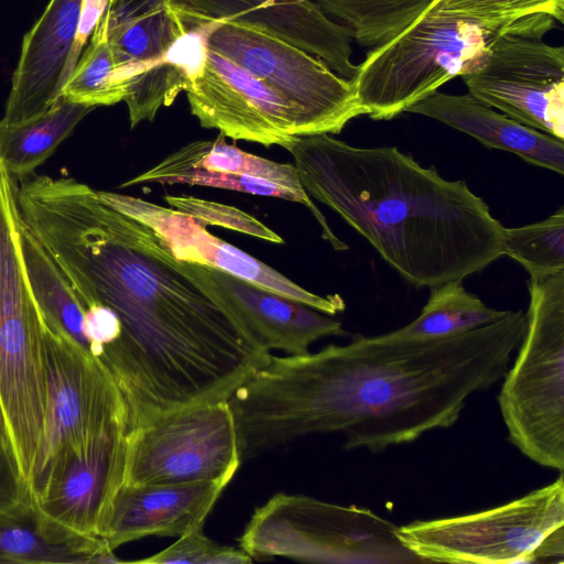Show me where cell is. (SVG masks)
<instances>
[{"mask_svg": "<svg viewBox=\"0 0 564 564\" xmlns=\"http://www.w3.org/2000/svg\"><path fill=\"white\" fill-rule=\"evenodd\" d=\"M22 221L84 304L118 318L120 337L99 358L124 399L128 432L165 414L228 401L271 352L142 221L72 177L31 175L17 185Z\"/></svg>", "mask_w": 564, "mask_h": 564, "instance_id": "obj_1", "label": "cell"}, {"mask_svg": "<svg viewBox=\"0 0 564 564\" xmlns=\"http://www.w3.org/2000/svg\"><path fill=\"white\" fill-rule=\"evenodd\" d=\"M522 311L444 338L389 333L317 352L271 354L228 399L241 460L311 434L383 452L456 423L467 400L501 380L525 332Z\"/></svg>", "mask_w": 564, "mask_h": 564, "instance_id": "obj_2", "label": "cell"}, {"mask_svg": "<svg viewBox=\"0 0 564 564\" xmlns=\"http://www.w3.org/2000/svg\"><path fill=\"white\" fill-rule=\"evenodd\" d=\"M282 148L306 193L416 288L463 281L503 254L505 227L487 203L395 147H354L324 133Z\"/></svg>", "mask_w": 564, "mask_h": 564, "instance_id": "obj_3", "label": "cell"}, {"mask_svg": "<svg viewBox=\"0 0 564 564\" xmlns=\"http://www.w3.org/2000/svg\"><path fill=\"white\" fill-rule=\"evenodd\" d=\"M546 14L481 20L430 8L390 41L370 48L357 65L356 97L372 120H390L446 82L478 70L502 34L554 28Z\"/></svg>", "mask_w": 564, "mask_h": 564, "instance_id": "obj_4", "label": "cell"}, {"mask_svg": "<svg viewBox=\"0 0 564 564\" xmlns=\"http://www.w3.org/2000/svg\"><path fill=\"white\" fill-rule=\"evenodd\" d=\"M17 182L0 161V408L30 485L47 411L43 323L19 242Z\"/></svg>", "mask_w": 564, "mask_h": 564, "instance_id": "obj_5", "label": "cell"}, {"mask_svg": "<svg viewBox=\"0 0 564 564\" xmlns=\"http://www.w3.org/2000/svg\"><path fill=\"white\" fill-rule=\"evenodd\" d=\"M525 332L498 394L509 441L529 459L564 469V271L530 278Z\"/></svg>", "mask_w": 564, "mask_h": 564, "instance_id": "obj_6", "label": "cell"}, {"mask_svg": "<svg viewBox=\"0 0 564 564\" xmlns=\"http://www.w3.org/2000/svg\"><path fill=\"white\" fill-rule=\"evenodd\" d=\"M105 20L134 128L152 121L202 73L209 21L182 19L171 0H112Z\"/></svg>", "mask_w": 564, "mask_h": 564, "instance_id": "obj_7", "label": "cell"}, {"mask_svg": "<svg viewBox=\"0 0 564 564\" xmlns=\"http://www.w3.org/2000/svg\"><path fill=\"white\" fill-rule=\"evenodd\" d=\"M397 525L370 509L279 492L252 513L239 547L252 560L310 563L420 562L398 540Z\"/></svg>", "mask_w": 564, "mask_h": 564, "instance_id": "obj_8", "label": "cell"}, {"mask_svg": "<svg viewBox=\"0 0 564 564\" xmlns=\"http://www.w3.org/2000/svg\"><path fill=\"white\" fill-rule=\"evenodd\" d=\"M564 525L563 474L550 485L484 511L397 527L420 562L532 563L541 541Z\"/></svg>", "mask_w": 564, "mask_h": 564, "instance_id": "obj_9", "label": "cell"}, {"mask_svg": "<svg viewBox=\"0 0 564 564\" xmlns=\"http://www.w3.org/2000/svg\"><path fill=\"white\" fill-rule=\"evenodd\" d=\"M123 484H229L241 464L228 401L185 408L127 433Z\"/></svg>", "mask_w": 564, "mask_h": 564, "instance_id": "obj_10", "label": "cell"}, {"mask_svg": "<svg viewBox=\"0 0 564 564\" xmlns=\"http://www.w3.org/2000/svg\"><path fill=\"white\" fill-rule=\"evenodd\" d=\"M207 46L294 105L315 134H337L366 115L350 79L281 39L235 22L209 21Z\"/></svg>", "mask_w": 564, "mask_h": 564, "instance_id": "obj_11", "label": "cell"}, {"mask_svg": "<svg viewBox=\"0 0 564 564\" xmlns=\"http://www.w3.org/2000/svg\"><path fill=\"white\" fill-rule=\"evenodd\" d=\"M43 329L47 411L31 481L62 451L84 448L113 432L128 433L126 402L105 364L44 323Z\"/></svg>", "mask_w": 564, "mask_h": 564, "instance_id": "obj_12", "label": "cell"}, {"mask_svg": "<svg viewBox=\"0 0 564 564\" xmlns=\"http://www.w3.org/2000/svg\"><path fill=\"white\" fill-rule=\"evenodd\" d=\"M551 29L507 32L478 70L462 76L470 95L518 122L564 140V47L545 43Z\"/></svg>", "mask_w": 564, "mask_h": 564, "instance_id": "obj_13", "label": "cell"}, {"mask_svg": "<svg viewBox=\"0 0 564 564\" xmlns=\"http://www.w3.org/2000/svg\"><path fill=\"white\" fill-rule=\"evenodd\" d=\"M127 454L124 431L104 435L84 448L59 452L29 486L40 521L65 536L99 538L123 484Z\"/></svg>", "mask_w": 564, "mask_h": 564, "instance_id": "obj_14", "label": "cell"}, {"mask_svg": "<svg viewBox=\"0 0 564 564\" xmlns=\"http://www.w3.org/2000/svg\"><path fill=\"white\" fill-rule=\"evenodd\" d=\"M185 93L202 127L234 140L282 147L293 138L315 135L294 105L209 47L202 73Z\"/></svg>", "mask_w": 564, "mask_h": 564, "instance_id": "obj_15", "label": "cell"}, {"mask_svg": "<svg viewBox=\"0 0 564 564\" xmlns=\"http://www.w3.org/2000/svg\"><path fill=\"white\" fill-rule=\"evenodd\" d=\"M97 194L105 204L149 226L180 261L216 268L328 315L345 310V302L338 294L321 296L305 290L262 261L212 235L205 224L191 216L139 197L106 191H97Z\"/></svg>", "mask_w": 564, "mask_h": 564, "instance_id": "obj_16", "label": "cell"}, {"mask_svg": "<svg viewBox=\"0 0 564 564\" xmlns=\"http://www.w3.org/2000/svg\"><path fill=\"white\" fill-rule=\"evenodd\" d=\"M181 262L264 350L303 355L314 341L345 334L332 315L216 268Z\"/></svg>", "mask_w": 564, "mask_h": 564, "instance_id": "obj_17", "label": "cell"}, {"mask_svg": "<svg viewBox=\"0 0 564 564\" xmlns=\"http://www.w3.org/2000/svg\"><path fill=\"white\" fill-rule=\"evenodd\" d=\"M176 10L205 21L239 23L273 35L321 58L352 79L350 31L312 0H171Z\"/></svg>", "mask_w": 564, "mask_h": 564, "instance_id": "obj_18", "label": "cell"}, {"mask_svg": "<svg viewBox=\"0 0 564 564\" xmlns=\"http://www.w3.org/2000/svg\"><path fill=\"white\" fill-rule=\"evenodd\" d=\"M82 0H50L24 35L0 124L18 126L46 112L59 98L63 72L77 33Z\"/></svg>", "mask_w": 564, "mask_h": 564, "instance_id": "obj_19", "label": "cell"}, {"mask_svg": "<svg viewBox=\"0 0 564 564\" xmlns=\"http://www.w3.org/2000/svg\"><path fill=\"white\" fill-rule=\"evenodd\" d=\"M225 482L127 485L118 489L99 538L115 551L145 536H182L203 527Z\"/></svg>", "mask_w": 564, "mask_h": 564, "instance_id": "obj_20", "label": "cell"}, {"mask_svg": "<svg viewBox=\"0 0 564 564\" xmlns=\"http://www.w3.org/2000/svg\"><path fill=\"white\" fill-rule=\"evenodd\" d=\"M406 112L430 117L487 148L510 152L530 164L564 174L563 141L497 112L469 93L448 95L436 90Z\"/></svg>", "mask_w": 564, "mask_h": 564, "instance_id": "obj_21", "label": "cell"}, {"mask_svg": "<svg viewBox=\"0 0 564 564\" xmlns=\"http://www.w3.org/2000/svg\"><path fill=\"white\" fill-rule=\"evenodd\" d=\"M101 538H67L42 524L29 505L0 517V563H121Z\"/></svg>", "mask_w": 564, "mask_h": 564, "instance_id": "obj_22", "label": "cell"}, {"mask_svg": "<svg viewBox=\"0 0 564 564\" xmlns=\"http://www.w3.org/2000/svg\"><path fill=\"white\" fill-rule=\"evenodd\" d=\"M95 108L59 97L40 117L22 124H0V161L18 183L34 174L79 121Z\"/></svg>", "mask_w": 564, "mask_h": 564, "instance_id": "obj_23", "label": "cell"}, {"mask_svg": "<svg viewBox=\"0 0 564 564\" xmlns=\"http://www.w3.org/2000/svg\"><path fill=\"white\" fill-rule=\"evenodd\" d=\"M509 311L487 306L462 281H449L431 289L421 314L410 324L390 332L392 337L431 339L462 334L496 322Z\"/></svg>", "mask_w": 564, "mask_h": 564, "instance_id": "obj_24", "label": "cell"}, {"mask_svg": "<svg viewBox=\"0 0 564 564\" xmlns=\"http://www.w3.org/2000/svg\"><path fill=\"white\" fill-rule=\"evenodd\" d=\"M159 169H197L219 174H247L264 177L297 192H306L294 164L278 163L246 152L225 141L219 134L215 140L191 142L155 165Z\"/></svg>", "mask_w": 564, "mask_h": 564, "instance_id": "obj_25", "label": "cell"}, {"mask_svg": "<svg viewBox=\"0 0 564 564\" xmlns=\"http://www.w3.org/2000/svg\"><path fill=\"white\" fill-rule=\"evenodd\" d=\"M365 47L379 46L420 19L437 0H312Z\"/></svg>", "mask_w": 564, "mask_h": 564, "instance_id": "obj_26", "label": "cell"}, {"mask_svg": "<svg viewBox=\"0 0 564 564\" xmlns=\"http://www.w3.org/2000/svg\"><path fill=\"white\" fill-rule=\"evenodd\" d=\"M61 96L93 108L123 101L126 88L117 76L113 54L107 39L105 15L63 86Z\"/></svg>", "mask_w": 564, "mask_h": 564, "instance_id": "obj_27", "label": "cell"}, {"mask_svg": "<svg viewBox=\"0 0 564 564\" xmlns=\"http://www.w3.org/2000/svg\"><path fill=\"white\" fill-rule=\"evenodd\" d=\"M502 252L519 262L530 278L564 271V207L541 221L505 227Z\"/></svg>", "mask_w": 564, "mask_h": 564, "instance_id": "obj_28", "label": "cell"}, {"mask_svg": "<svg viewBox=\"0 0 564 564\" xmlns=\"http://www.w3.org/2000/svg\"><path fill=\"white\" fill-rule=\"evenodd\" d=\"M164 199L171 208L205 225L224 227L273 243H283V239L276 232L237 207L187 195H166Z\"/></svg>", "mask_w": 564, "mask_h": 564, "instance_id": "obj_29", "label": "cell"}, {"mask_svg": "<svg viewBox=\"0 0 564 564\" xmlns=\"http://www.w3.org/2000/svg\"><path fill=\"white\" fill-rule=\"evenodd\" d=\"M253 560L240 547L221 545L207 538L199 527L172 545L149 557L132 561L141 564H250Z\"/></svg>", "mask_w": 564, "mask_h": 564, "instance_id": "obj_30", "label": "cell"}, {"mask_svg": "<svg viewBox=\"0 0 564 564\" xmlns=\"http://www.w3.org/2000/svg\"><path fill=\"white\" fill-rule=\"evenodd\" d=\"M432 8L481 20L546 14L562 23L564 18V0H437Z\"/></svg>", "mask_w": 564, "mask_h": 564, "instance_id": "obj_31", "label": "cell"}, {"mask_svg": "<svg viewBox=\"0 0 564 564\" xmlns=\"http://www.w3.org/2000/svg\"><path fill=\"white\" fill-rule=\"evenodd\" d=\"M32 503L14 452L11 436L0 408V517Z\"/></svg>", "mask_w": 564, "mask_h": 564, "instance_id": "obj_32", "label": "cell"}, {"mask_svg": "<svg viewBox=\"0 0 564 564\" xmlns=\"http://www.w3.org/2000/svg\"><path fill=\"white\" fill-rule=\"evenodd\" d=\"M111 2L112 0H82L77 33L63 72L61 91L78 62L85 45L88 43L101 18L110 8Z\"/></svg>", "mask_w": 564, "mask_h": 564, "instance_id": "obj_33", "label": "cell"}, {"mask_svg": "<svg viewBox=\"0 0 564 564\" xmlns=\"http://www.w3.org/2000/svg\"><path fill=\"white\" fill-rule=\"evenodd\" d=\"M564 563V525L546 535L533 553L532 563Z\"/></svg>", "mask_w": 564, "mask_h": 564, "instance_id": "obj_34", "label": "cell"}]
</instances>
